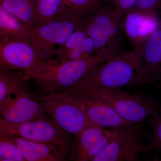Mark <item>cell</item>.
<instances>
[{"instance_id":"1","label":"cell","mask_w":161,"mask_h":161,"mask_svg":"<svg viewBox=\"0 0 161 161\" xmlns=\"http://www.w3.org/2000/svg\"><path fill=\"white\" fill-rule=\"evenodd\" d=\"M102 62V59L95 55L65 61L53 58L21 73L26 79L33 80L43 95H51L72 89Z\"/></svg>"},{"instance_id":"2","label":"cell","mask_w":161,"mask_h":161,"mask_svg":"<svg viewBox=\"0 0 161 161\" xmlns=\"http://www.w3.org/2000/svg\"><path fill=\"white\" fill-rule=\"evenodd\" d=\"M143 44L98 64L73 89L121 88L132 84L142 65Z\"/></svg>"},{"instance_id":"3","label":"cell","mask_w":161,"mask_h":161,"mask_svg":"<svg viewBox=\"0 0 161 161\" xmlns=\"http://www.w3.org/2000/svg\"><path fill=\"white\" fill-rule=\"evenodd\" d=\"M84 17L64 9L58 17L31 30L30 43L43 62L54 58L58 47L62 46L79 27Z\"/></svg>"},{"instance_id":"4","label":"cell","mask_w":161,"mask_h":161,"mask_svg":"<svg viewBox=\"0 0 161 161\" xmlns=\"http://www.w3.org/2000/svg\"><path fill=\"white\" fill-rule=\"evenodd\" d=\"M76 91L108 104L125 120L135 125L149 122L158 103L149 95L131 94L121 88Z\"/></svg>"},{"instance_id":"5","label":"cell","mask_w":161,"mask_h":161,"mask_svg":"<svg viewBox=\"0 0 161 161\" xmlns=\"http://www.w3.org/2000/svg\"><path fill=\"white\" fill-rule=\"evenodd\" d=\"M37 98L43 104L45 114L72 136L78 135L87 127L95 126L88 118L82 105L69 90Z\"/></svg>"},{"instance_id":"6","label":"cell","mask_w":161,"mask_h":161,"mask_svg":"<svg viewBox=\"0 0 161 161\" xmlns=\"http://www.w3.org/2000/svg\"><path fill=\"white\" fill-rule=\"evenodd\" d=\"M0 120L10 135L48 144L59 150L69 160L73 143L72 136L61 130L47 115L17 125L6 123L1 119Z\"/></svg>"},{"instance_id":"7","label":"cell","mask_w":161,"mask_h":161,"mask_svg":"<svg viewBox=\"0 0 161 161\" xmlns=\"http://www.w3.org/2000/svg\"><path fill=\"white\" fill-rule=\"evenodd\" d=\"M143 125H136L123 130L92 161H137L151 149L142 144L138 133Z\"/></svg>"},{"instance_id":"8","label":"cell","mask_w":161,"mask_h":161,"mask_svg":"<svg viewBox=\"0 0 161 161\" xmlns=\"http://www.w3.org/2000/svg\"><path fill=\"white\" fill-rule=\"evenodd\" d=\"M42 103L24 90L10 96L0 106V119L3 122L17 125L46 115Z\"/></svg>"},{"instance_id":"9","label":"cell","mask_w":161,"mask_h":161,"mask_svg":"<svg viewBox=\"0 0 161 161\" xmlns=\"http://www.w3.org/2000/svg\"><path fill=\"white\" fill-rule=\"evenodd\" d=\"M124 130H107L96 126L87 127L74 136L69 160L92 161Z\"/></svg>"},{"instance_id":"10","label":"cell","mask_w":161,"mask_h":161,"mask_svg":"<svg viewBox=\"0 0 161 161\" xmlns=\"http://www.w3.org/2000/svg\"><path fill=\"white\" fill-rule=\"evenodd\" d=\"M29 41L4 38L0 41V69L23 73L43 63Z\"/></svg>"},{"instance_id":"11","label":"cell","mask_w":161,"mask_h":161,"mask_svg":"<svg viewBox=\"0 0 161 161\" xmlns=\"http://www.w3.org/2000/svg\"><path fill=\"white\" fill-rule=\"evenodd\" d=\"M161 81V19L144 43L142 65L132 84L149 85Z\"/></svg>"},{"instance_id":"12","label":"cell","mask_w":161,"mask_h":161,"mask_svg":"<svg viewBox=\"0 0 161 161\" xmlns=\"http://www.w3.org/2000/svg\"><path fill=\"white\" fill-rule=\"evenodd\" d=\"M69 90L82 105L88 118L95 125L112 130H124L136 125L125 120L112 107L105 103L80 92Z\"/></svg>"},{"instance_id":"13","label":"cell","mask_w":161,"mask_h":161,"mask_svg":"<svg viewBox=\"0 0 161 161\" xmlns=\"http://www.w3.org/2000/svg\"><path fill=\"white\" fill-rule=\"evenodd\" d=\"M158 16L146 15L131 10L123 17V32L135 47L145 43L158 25Z\"/></svg>"},{"instance_id":"14","label":"cell","mask_w":161,"mask_h":161,"mask_svg":"<svg viewBox=\"0 0 161 161\" xmlns=\"http://www.w3.org/2000/svg\"><path fill=\"white\" fill-rule=\"evenodd\" d=\"M87 17L103 31L114 46L122 50L123 18L118 16L114 9L101 6Z\"/></svg>"},{"instance_id":"15","label":"cell","mask_w":161,"mask_h":161,"mask_svg":"<svg viewBox=\"0 0 161 161\" xmlns=\"http://www.w3.org/2000/svg\"><path fill=\"white\" fill-rule=\"evenodd\" d=\"M25 161H66L59 150L48 144L12 136Z\"/></svg>"},{"instance_id":"16","label":"cell","mask_w":161,"mask_h":161,"mask_svg":"<svg viewBox=\"0 0 161 161\" xmlns=\"http://www.w3.org/2000/svg\"><path fill=\"white\" fill-rule=\"evenodd\" d=\"M31 31L0 4V36L10 40L29 41Z\"/></svg>"},{"instance_id":"17","label":"cell","mask_w":161,"mask_h":161,"mask_svg":"<svg viewBox=\"0 0 161 161\" xmlns=\"http://www.w3.org/2000/svg\"><path fill=\"white\" fill-rule=\"evenodd\" d=\"M0 4L29 29L34 27L36 0H0Z\"/></svg>"},{"instance_id":"18","label":"cell","mask_w":161,"mask_h":161,"mask_svg":"<svg viewBox=\"0 0 161 161\" xmlns=\"http://www.w3.org/2000/svg\"><path fill=\"white\" fill-rule=\"evenodd\" d=\"M28 80L21 73L5 71L0 73V106L16 93L28 90Z\"/></svg>"},{"instance_id":"19","label":"cell","mask_w":161,"mask_h":161,"mask_svg":"<svg viewBox=\"0 0 161 161\" xmlns=\"http://www.w3.org/2000/svg\"><path fill=\"white\" fill-rule=\"evenodd\" d=\"M64 10L62 0H36L34 27L58 17Z\"/></svg>"},{"instance_id":"20","label":"cell","mask_w":161,"mask_h":161,"mask_svg":"<svg viewBox=\"0 0 161 161\" xmlns=\"http://www.w3.org/2000/svg\"><path fill=\"white\" fill-rule=\"evenodd\" d=\"M0 161H25L12 136L4 129L0 120Z\"/></svg>"},{"instance_id":"21","label":"cell","mask_w":161,"mask_h":161,"mask_svg":"<svg viewBox=\"0 0 161 161\" xmlns=\"http://www.w3.org/2000/svg\"><path fill=\"white\" fill-rule=\"evenodd\" d=\"M149 123L151 126L149 145L151 149L154 148L161 152V105L158 103Z\"/></svg>"},{"instance_id":"22","label":"cell","mask_w":161,"mask_h":161,"mask_svg":"<svg viewBox=\"0 0 161 161\" xmlns=\"http://www.w3.org/2000/svg\"><path fill=\"white\" fill-rule=\"evenodd\" d=\"M100 0H62L64 9L85 17L100 6Z\"/></svg>"},{"instance_id":"23","label":"cell","mask_w":161,"mask_h":161,"mask_svg":"<svg viewBox=\"0 0 161 161\" xmlns=\"http://www.w3.org/2000/svg\"><path fill=\"white\" fill-rule=\"evenodd\" d=\"M87 37L86 32L80 23L79 27L70 36L65 43L58 47L55 56L80 46Z\"/></svg>"},{"instance_id":"24","label":"cell","mask_w":161,"mask_h":161,"mask_svg":"<svg viewBox=\"0 0 161 161\" xmlns=\"http://www.w3.org/2000/svg\"><path fill=\"white\" fill-rule=\"evenodd\" d=\"M132 10L146 15L158 16L161 10V0H137Z\"/></svg>"},{"instance_id":"25","label":"cell","mask_w":161,"mask_h":161,"mask_svg":"<svg viewBox=\"0 0 161 161\" xmlns=\"http://www.w3.org/2000/svg\"><path fill=\"white\" fill-rule=\"evenodd\" d=\"M137 1V0H113L115 13L119 17L123 18L126 13L134 8Z\"/></svg>"},{"instance_id":"26","label":"cell","mask_w":161,"mask_h":161,"mask_svg":"<svg viewBox=\"0 0 161 161\" xmlns=\"http://www.w3.org/2000/svg\"><path fill=\"white\" fill-rule=\"evenodd\" d=\"M5 71H7L1 69H0V73H2V72H5Z\"/></svg>"},{"instance_id":"27","label":"cell","mask_w":161,"mask_h":161,"mask_svg":"<svg viewBox=\"0 0 161 161\" xmlns=\"http://www.w3.org/2000/svg\"><path fill=\"white\" fill-rule=\"evenodd\" d=\"M4 38L2 36H0V41H2V40L4 39Z\"/></svg>"}]
</instances>
